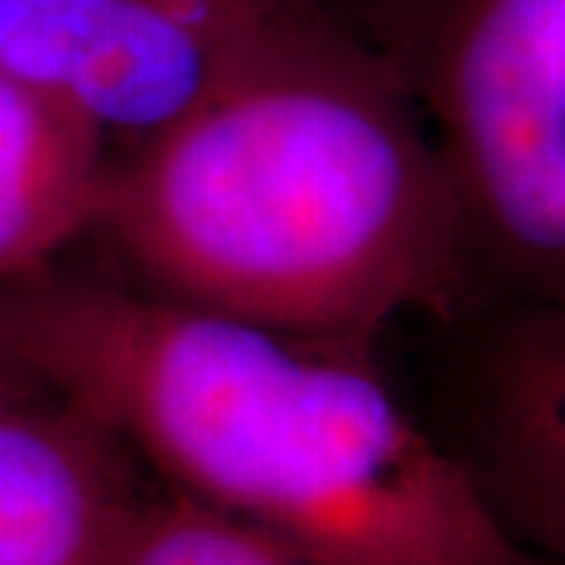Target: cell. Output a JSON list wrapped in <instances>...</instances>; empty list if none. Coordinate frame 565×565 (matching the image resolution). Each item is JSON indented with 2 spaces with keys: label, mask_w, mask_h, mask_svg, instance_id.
Masks as SVG:
<instances>
[{
  "label": "cell",
  "mask_w": 565,
  "mask_h": 565,
  "mask_svg": "<svg viewBox=\"0 0 565 565\" xmlns=\"http://www.w3.org/2000/svg\"><path fill=\"white\" fill-rule=\"evenodd\" d=\"M117 141L76 107L0 73V282L98 233Z\"/></svg>",
  "instance_id": "obj_7"
},
{
  "label": "cell",
  "mask_w": 565,
  "mask_h": 565,
  "mask_svg": "<svg viewBox=\"0 0 565 565\" xmlns=\"http://www.w3.org/2000/svg\"><path fill=\"white\" fill-rule=\"evenodd\" d=\"M452 437L462 468L509 541L541 559L565 546L563 299H515L468 337L456 362Z\"/></svg>",
  "instance_id": "obj_5"
},
{
  "label": "cell",
  "mask_w": 565,
  "mask_h": 565,
  "mask_svg": "<svg viewBox=\"0 0 565 565\" xmlns=\"http://www.w3.org/2000/svg\"><path fill=\"white\" fill-rule=\"evenodd\" d=\"M117 565H333L243 525L207 505L163 490L141 493L117 550Z\"/></svg>",
  "instance_id": "obj_8"
},
{
  "label": "cell",
  "mask_w": 565,
  "mask_h": 565,
  "mask_svg": "<svg viewBox=\"0 0 565 565\" xmlns=\"http://www.w3.org/2000/svg\"><path fill=\"white\" fill-rule=\"evenodd\" d=\"M136 459L54 396L0 408V565H117Z\"/></svg>",
  "instance_id": "obj_6"
},
{
  "label": "cell",
  "mask_w": 565,
  "mask_h": 565,
  "mask_svg": "<svg viewBox=\"0 0 565 565\" xmlns=\"http://www.w3.org/2000/svg\"><path fill=\"white\" fill-rule=\"evenodd\" d=\"M399 76L478 270L563 299L565 0H327Z\"/></svg>",
  "instance_id": "obj_3"
},
{
  "label": "cell",
  "mask_w": 565,
  "mask_h": 565,
  "mask_svg": "<svg viewBox=\"0 0 565 565\" xmlns=\"http://www.w3.org/2000/svg\"><path fill=\"white\" fill-rule=\"evenodd\" d=\"M280 0H0V73L132 141L195 102Z\"/></svg>",
  "instance_id": "obj_4"
},
{
  "label": "cell",
  "mask_w": 565,
  "mask_h": 565,
  "mask_svg": "<svg viewBox=\"0 0 565 565\" xmlns=\"http://www.w3.org/2000/svg\"><path fill=\"white\" fill-rule=\"evenodd\" d=\"M39 396H47V393L29 374V367L13 355V349L7 345L3 333H0V408L32 403Z\"/></svg>",
  "instance_id": "obj_9"
},
{
  "label": "cell",
  "mask_w": 565,
  "mask_h": 565,
  "mask_svg": "<svg viewBox=\"0 0 565 565\" xmlns=\"http://www.w3.org/2000/svg\"><path fill=\"white\" fill-rule=\"evenodd\" d=\"M41 390L167 490L333 565H544L381 377L371 345L170 302L57 264L0 282Z\"/></svg>",
  "instance_id": "obj_2"
},
{
  "label": "cell",
  "mask_w": 565,
  "mask_h": 565,
  "mask_svg": "<svg viewBox=\"0 0 565 565\" xmlns=\"http://www.w3.org/2000/svg\"><path fill=\"white\" fill-rule=\"evenodd\" d=\"M98 233L145 292L340 343L449 321L478 274L422 114L327 0H280L195 102L126 141Z\"/></svg>",
  "instance_id": "obj_1"
}]
</instances>
